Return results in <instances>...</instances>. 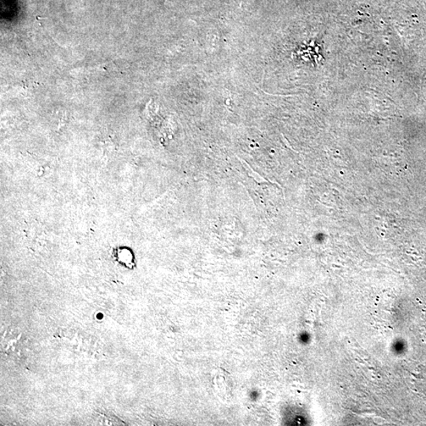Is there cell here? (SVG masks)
I'll return each instance as SVG.
<instances>
[{
	"mask_svg": "<svg viewBox=\"0 0 426 426\" xmlns=\"http://www.w3.org/2000/svg\"><path fill=\"white\" fill-rule=\"evenodd\" d=\"M240 159V162H241V164L243 166V168H244V169L246 171V173L249 176L251 177V178H252L254 181H255L256 182H258V184H263V182H268L269 181H267V180H265L264 178H263L262 176L260 175L258 173H256L255 171H254L250 165H249L247 164V162H245V160H243L240 158H238Z\"/></svg>",
	"mask_w": 426,
	"mask_h": 426,
	"instance_id": "1",
	"label": "cell"
}]
</instances>
